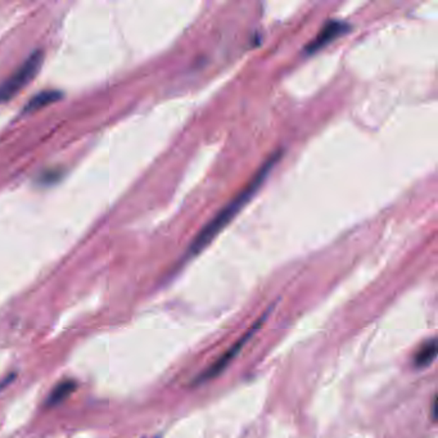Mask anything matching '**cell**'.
Here are the masks:
<instances>
[{
  "instance_id": "cell-1",
  "label": "cell",
  "mask_w": 438,
  "mask_h": 438,
  "mask_svg": "<svg viewBox=\"0 0 438 438\" xmlns=\"http://www.w3.org/2000/svg\"><path fill=\"white\" fill-rule=\"evenodd\" d=\"M279 157H280L279 153H274V155H271L268 161L262 165L260 170L254 174V177L251 179V182L247 184V187L240 191L239 194L234 198L229 205L224 207L216 215V218L203 227V230H201V233L198 234L197 238L194 239V242L191 244V247H189V251H188L189 256H194L198 252H201L211 242L212 238L219 233L220 230L230 220L233 219L234 215L239 211L243 206L247 203L248 201L256 193V191L259 189V187L261 185L264 179L268 177V171L274 167V165L279 160Z\"/></svg>"
},
{
  "instance_id": "cell-2",
  "label": "cell",
  "mask_w": 438,
  "mask_h": 438,
  "mask_svg": "<svg viewBox=\"0 0 438 438\" xmlns=\"http://www.w3.org/2000/svg\"><path fill=\"white\" fill-rule=\"evenodd\" d=\"M42 59L44 53L42 50H36L35 53L28 57L25 64H22L11 78L0 85V103L14 97L22 88L28 84L31 78H35L37 71L42 67Z\"/></svg>"
},
{
  "instance_id": "cell-3",
  "label": "cell",
  "mask_w": 438,
  "mask_h": 438,
  "mask_svg": "<svg viewBox=\"0 0 438 438\" xmlns=\"http://www.w3.org/2000/svg\"><path fill=\"white\" fill-rule=\"evenodd\" d=\"M265 318H266V315H265V316H261V319H259V321L254 323V326H252L237 343H234L233 346L230 347L221 357H219L218 360L212 364L211 367H207L202 374L198 375V378L196 379V381H194V384H202V383H205V381H211L213 378L219 377V375L225 370L227 365L233 361L234 357L240 353V350L244 347V345L247 343L248 341L252 338V336H254V333L257 332V331L261 328L262 323L265 321Z\"/></svg>"
},
{
  "instance_id": "cell-4",
  "label": "cell",
  "mask_w": 438,
  "mask_h": 438,
  "mask_svg": "<svg viewBox=\"0 0 438 438\" xmlns=\"http://www.w3.org/2000/svg\"><path fill=\"white\" fill-rule=\"evenodd\" d=\"M347 30H348V25H347L346 22L334 21V20L326 22L324 28L320 30L318 36L314 40H311L309 42V45L304 48V52L307 54L316 53L318 50L324 48L325 45H328L332 40L337 39L342 34H345Z\"/></svg>"
},
{
  "instance_id": "cell-5",
  "label": "cell",
  "mask_w": 438,
  "mask_h": 438,
  "mask_svg": "<svg viewBox=\"0 0 438 438\" xmlns=\"http://www.w3.org/2000/svg\"><path fill=\"white\" fill-rule=\"evenodd\" d=\"M76 389V383L71 379L61 381L56 386V389L50 392L49 397L47 400L48 408H54L57 405L64 403V400L69 398V396Z\"/></svg>"
},
{
  "instance_id": "cell-6",
  "label": "cell",
  "mask_w": 438,
  "mask_h": 438,
  "mask_svg": "<svg viewBox=\"0 0 438 438\" xmlns=\"http://www.w3.org/2000/svg\"><path fill=\"white\" fill-rule=\"evenodd\" d=\"M61 98H62V93L58 92V90H47V92L39 93L28 102L23 112H34L42 107L49 106Z\"/></svg>"
},
{
  "instance_id": "cell-7",
  "label": "cell",
  "mask_w": 438,
  "mask_h": 438,
  "mask_svg": "<svg viewBox=\"0 0 438 438\" xmlns=\"http://www.w3.org/2000/svg\"><path fill=\"white\" fill-rule=\"evenodd\" d=\"M436 356H437V345H436L434 339H431V341L425 342L423 346L419 348V351L415 353L414 365L417 367H430L432 361L436 359Z\"/></svg>"
},
{
  "instance_id": "cell-8",
  "label": "cell",
  "mask_w": 438,
  "mask_h": 438,
  "mask_svg": "<svg viewBox=\"0 0 438 438\" xmlns=\"http://www.w3.org/2000/svg\"><path fill=\"white\" fill-rule=\"evenodd\" d=\"M13 379L14 374H11L9 375V377H7L6 379H3V381H0V391H1V389H6V387H7L8 384H9L11 381H13Z\"/></svg>"
},
{
  "instance_id": "cell-9",
  "label": "cell",
  "mask_w": 438,
  "mask_h": 438,
  "mask_svg": "<svg viewBox=\"0 0 438 438\" xmlns=\"http://www.w3.org/2000/svg\"><path fill=\"white\" fill-rule=\"evenodd\" d=\"M436 408H437V398L434 397V398H433V403H432V418H433V420H436V417H437V414H436Z\"/></svg>"
}]
</instances>
